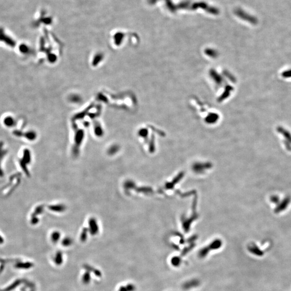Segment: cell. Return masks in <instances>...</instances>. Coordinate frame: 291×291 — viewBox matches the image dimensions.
I'll return each instance as SVG.
<instances>
[{
	"instance_id": "1",
	"label": "cell",
	"mask_w": 291,
	"mask_h": 291,
	"mask_svg": "<svg viewBox=\"0 0 291 291\" xmlns=\"http://www.w3.org/2000/svg\"><path fill=\"white\" fill-rule=\"evenodd\" d=\"M33 267V264L30 262H25V263H19L16 264L15 267L17 269H29Z\"/></svg>"
},
{
	"instance_id": "2",
	"label": "cell",
	"mask_w": 291,
	"mask_h": 291,
	"mask_svg": "<svg viewBox=\"0 0 291 291\" xmlns=\"http://www.w3.org/2000/svg\"><path fill=\"white\" fill-rule=\"evenodd\" d=\"M3 242V238H2V237H1V236H0V244H1V243H2Z\"/></svg>"
}]
</instances>
